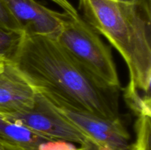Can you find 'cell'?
I'll list each match as a JSON object with an SVG mask.
<instances>
[{"instance_id": "4fadbf2b", "label": "cell", "mask_w": 151, "mask_h": 150, "mask_svg": "<svg viewBox=\"0 0 151 150\" xmlns=\"http://www.w3.org/2000/svg\"><path fill=\"white\" fill-rule=\"evenodd\" d=\"M51 1L55 3L60 7H61L65 13L69 14L72 17L78 18L79 16H81L79 15V13H78V10L69 2V0H51Z\"/></svg>"}, {"instance_id": "7c38bea8", "label": "cell", "mask_w": 151, "mask_h": 150, "mask_svg": "<svg viewBox=\"0 0 151 150\" xmlns=\"http://www.w3.org/2000/svg\"><path fill=\"white\" fill-rule=\"evenodd\" d=\"M39 150H83L77 148L70 143L63 141H50L40 146Z\"/></svg>"}, {"instance_id": "30bf717a", "label": "cell", "mask_w": 151, "mask_h": 150, "mask_svg": "<svg viewBox=\"0 0 151 150\" xmlns=\"http://www.w3.org/2000/svg\"><path fill=\"white\" fill-rule=\"evenodd\" d=\"M137 117L135 124L137 139L132 146L139 150H150L151 115L142 114Z\"/></svg>"}, {"instance_id": "3957f363", "label": "cell", "mask_w": 151, "mask_h": 150, "mask_svg": "<svg viewBox=\"0 0 151 150\" xmlns=\"http://www.w3.org/2000/svg\"><path fill=\"white\" fill-rule=\"evenodd\" d=\"M55 39L100 85L119 89L120 83L111 49L81 16H70L64 22Z\"/></svg>"}, {"instance_id": "ac0fdd59", "label": "cell", "mask_w": 151, "mask_h": 150, "mask_svg": "<svg viewBox=\"0 0 151 150\" xmlns=\"http://www.w3.org/2000/svg\"><path fill=\"white\" fill-rule=\"evenodd\" d=\"M129 150H139V149H138L135 148V147H134V146H131V149H130Z\"/></svg>"}, {"instance_id": "2e32d148", "label": "cell", "mask_w": 151, "mask_h": 150, "mask_svg": "<svg viewBox=\"0 0 151 150\" xmlns=\"http://www.w3.org/2000/svg\"><path fill=\"white\" fill-rule=\"evenodd\" d=\"M0 144L4 146V148L6 150H27L25 149L22 148V147L16 146L14 145H10V144H4V143L0 142Z\"/></svg>"}, {"instance_id": "52a82bcc", "label": "cell", "mask_w": 151, "mask_h": 150, "mask_svg": "<svg viewBox=\"0 0 151 150\" xmlns=\"http://www.w3.org/2000/svg\"><path fill=\"white\" fill-rule=\"evenodd\" d=\"M37 90L11 62L0 73V114L26 111L35 105Z\"/></svg>"}, {"instance_id": "e0dca14e", "label": "cell", "mask_w": 151, "mask_h": 150, "mask_svg": "<svg viewBox=\"0 0 151 150\" xmlns=\"http://www.w3.org/2000/svg\"><path fill=\"white\" fill-rule=\"evenodd\" d=\"M7 63V61L6 60H4L3 57H0V73L3 71L4 69V66H5L6 63Z\"/></svg>"}, {"instance_id": "8992f818", "label": "cell", "mask_w": 151, "mask_h": 150, "mask_svg": "<svg viewBox=\"0 0 151 150\" xmlns=\"http://www.w3.org/2000/svg\"><path fill=\"white\" fill-rule=\"evenodd\" d=\"M3 1L27 35H44L55 38L64 22L70 17L65 12L55 11L36 0Z\"/></svg>"}, {"instance_id": "7a4b0ae2", "label": "cell", "mask_w": 151, "mask_h": 150, "mask_svg": "<svg viewBox=\"0 0 151 150\" xmlns=\"http://www.w3.org/2000/svg\"><path fill=\"white\" fill-rule=\"evenodd\" d=\"M84 20L123 57L129 70L125 97L150 98L151 10L119 0H79Z\"/></svg>"}, {"instance_id": "9c48e42d", "label": "cell", "mask_w": 151, "mask_h": 150, "mask_svg": "<svg viewBox=\"0 0 151 150\" xmlns=\"http://www.w3.org/2000/svg\"><path fill=\"white\" fill-rule=\"evenodd\" d=\"M24 32L0 26V57L12 62L21 45Z\"/></svg>"}, {"instance_id": "9a60e30c", "label": "cell", "mask_w": 151, "mask_h": 150, "mask_svg": "<svg viewBox=\"0 0 151 150\" xmlns=\"http://www.w3.org/2000/svg\"><path fill=\"white\" fill-rule=\"evenodd\" d=\"M81 148L83 150H105L99 147L98 146H97L92 141L88 139H87L85 142L81 144Z\"/></svg>"}, {"instance_id": "5bb4252c", "label": "cell", "mask_w": 151, "mask_h": 150, "mask_svg": "<svg viewBox=\"0 0 151 150\" xmlns=\"http://www.w3.org/2000/svg\"><path fill=\"white\" fill-rule=\"evenodd\" d=\"M119 1L136 4L144 8L151 10V0H119Z\"/></svg>"}, {"instance_id": "5b68a950", "label": "cell", "mask_w": 151, "mask_h": 150, "mask_svg": "<svg viewBox=\"0 0 151 150\" xmlns=\"http://www.w3.org/2000/svg\"><path fill=\"white\" fill-rule=\"evenodd\" d=\"M1 115L53 141L77 143L81 145L88 139L54 111L38 91L36 101L32 108L26 111Z\"/></svg>"}, {"instance_id": "277c9868", "label": "cell", "mask_w": 151, "mask_h": 150, "mask_svg": "<svg viewBox=\"0 0 151 150\" xmlns=\"http://www.w3.org/2000/svg\"><path fill=\"white\" fill-rule=\"evenodd\" d=\"M36 90L54 111L99 147L105 150L131 149V136L120 119L103 118L72 105L54 94Z\"/></svg>"}, {"instance_id": "6da1fadb", "label": "cell", "mask_w": 151, "mask_h": 150, "mask_svg": "<svg viewBox=\"0 0 151 150\" xmlns=\"http://www.w3.org/2000/svg\"><path fill=\"white\" fill-rule=\"evenodd\" d=\"M11 63L36 89L97 116L120 119L118 90L100 85L55 38L24 34Z\"/></svg>"}, {"instance_id": "d6986e66", "label": "cell", "mask_w": 151, "mask_h": 150, "mask_svg": "<svg viewBox=\"0 0 151 150\" xmlns=\"http://www.w3.org/2000/svg\"><path fill=\"white\" fill-rule=\"evenodd\" d=\"M0 150H6L1 144H0Z\"/></svg>"}, {"instance_id": "8fae6325", "label": "cell", "mask_w": 151, "mask_h": 150, "mask_svg": "<svg viewBox=\"0 0 151 150\" xmlns=\"http://www.w3.org/2000/svg\"><path fill=\"white\" fill-rule=\"evenodd\" d=\"M0 26L13 30L22 31L21 26L12 16L3 0H0Z\"/></svg>"}, {"instance_id": "ba28073f", "label": "cell", "mask_w": 151, "mask_h": 150, "mask_svg": "<svg viewBox=\"0 0 151 150\" xmlns=\"http://www.w3.org/2000/svg\"><path fill=\"white\" fill-rule=\"evenodd\" d=\"M53 140L0 114V142L27 150H39L41 144Z\"/></svg>"}]
</instances>
